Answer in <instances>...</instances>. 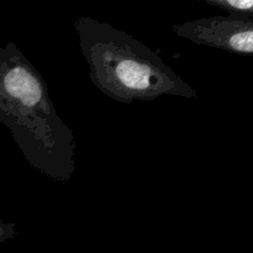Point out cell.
Listing matches in <instances>:
<instances>
[{
    "instance_id": "cell-1",
    "label": "cell",
    "mask_w": 253,
    "mask_h": 253,
    "mask_svg": "<svg viewBox=\"0 0 253 253\" xmlns=\"http://www.w3.org/2000/svg\"><path fill=\"white\" fill-rule=\"evenodd\" d=\"M0 123L34 169L68 183L77 168V140L58 115L48 86L15 42L0 47Z\"/></svg>"
},
{
    "instance_id": "cell-2",
    "label": "cell",
    "mask_w": 253,
    "mask_h": 253,
    "mask_svg": "<svg viewBox=\"0 0 253 253\" xmlns=\"http://www.w3.org/2000/svg\"><path fill=\"white\" fill-rule=\"evenodd\" d=\"M81 52L96 89L123 104L165 95L198 99V93L140 40L108 22L74 20Z\"/></svg>"
},
{
    "instance_id": "cell-3",
    "label": "cell",
    "mask_w": 253,
    "mask_h": 253,
    "mask_svg": "<svg viewBox=\"0 0 253 253\" xmlns=\"http://www.w3.org/2000/svg\"><path fill=\"white\" fill-rule=\"evenodd\" d=\"M172 31L195 44L253 56V19L216 15L177 24Z\"/></svg>"
},
{
    "instance_id": "cell-4",
    "label": "cell",
    "mask_w": 253,
    "mask_h": 253,
    "mask_svg": "<svg viewBox=\"0 0 253 253\" xmlns=\"http://www.w3.org/2000/svg\"><path fill=\"white\" fill-rule=\"evenodd\" d=\"M205 4L225 10L229 15L253 19V0H203Z\"/></svg>"
},
{
    "instance_id": "cell-5",
    "label": "cell",
    "mask_w": 253,
    "mask_h": 253,
    "mask_svg": "<svg viewBox=\"0 0 253 253\" xmlns=\"http://www.w3.org/2000/svg\"><path fill=\"white\" fill-rule=\"evenodd\" d=\"M17 234V227L14 222H5L0 219V244L15 239Z\"/></svg>"
}]
</instances>
